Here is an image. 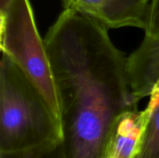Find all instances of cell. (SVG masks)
Segmentation results:
<instances>
[{
	"label": "cell",
	"mask_w": 159,
	"mask_h": 158,
	"mask_svg": "<svg viewBox=\"0 0 159 158\" xmlns=\"http://www.w3.org/2000/svg\"><path fill=\"white\" fill-rule=\"evenodd\" d=\"M108 29L65 9L44 39L60 108L63 158H105L116 123L139 101Z\"/></svg>",
	"instance_id": "6da1fadb"
},
{
	"label": "cell",
	"mask_w": 159,
	"mask_h": 158,
	"mask_svg": "<svg viewBox=\"0 0 159 158\" xmlns=\"http://www.w3.org/2000/svg\"><path fill=\"white\" fill-rule=\"evenodd\" d=\"M61 140L60 121L33 82L7 57L0 60V153Z\"/></svg>",
	"instance_id": "7a4b0ae2"
},
{
	"label": "cell",
	"mask_w": 159,
	"mask_h": 158,
	"mask_svg": "<svg viewBox=\"0 0 159 158\" xmlns=\"http://www.w3.org/2000/svg\"><path fill=\"white\" fill-rule=\"evenodd\" d=\"M1 50L38 88L59 119L55 82L44 40L29 0H12L0 12ZM60 121V120H59Z\"/></svg>",
	"instance_id": "3957f363"
},
{
	"label": "cell",
	"mask_w": 159,
	"mask_h": 158,
	"mask_svg": "<svg viewBox=\"0 0 159 158\" xmlns=\"http://www.w3.org/2000/svg\"><path fill=\"white\" fill-rule=\"evenodd\" d=\"M65 9L75 11L107 29H145L151 0H62Z\"/></svg>",
	"instance_id": "277c9868"
},
{
	"label": "cell",
	"mask_w": 159,
	"mask_h": 158,
	"mask_svg": "<svg viewBox=\"0 0 159 158\" xmlns=\"http://www.w3.org/2000/svg\"><path fill=\"white\" fill-rule=\"evenodd\" d=\"M130 87L138 101L150 96L159 85V35L145 36L127 58Z\"/></svg>",
	"instance_id": "5b68a950"
},
{
	"label": "cell",
	"mask_w": 159,
	"mask_h": 158,
	"mask_svg": "<svg viewBox=\"0 0 159 158\" xmlns=\"http://www.w3.org/2000/svg\"><path fill=\"white\" fill-rule=\"evenodd\" d=\"M149 111L138 108L126 112L116 123L105 158H133L139 150Z\"/></svg>",
	"instance_id": "8992f818"
},
{
	"label": "cell",
	"mask_w": 159,
	"mask_h": 158,
	"mask_svg": "<svg viewBox=\"0 0 159 158\" xmlns=\"http://www.w3.org/2000/svg\"><path fill=\"white\" fill-rule=\"evenodd\" d=\"M149 115L140 144L138 158H159V85L150 94Z\"/></svg>",
	"instance_id": "52a82bcc"
},
{
	"label": "cell",
	"mask_w": 159,
	"mask_h": 158,
	"mask_svg": "<svg viewBox=\"0 0 159 158\" xmlns=\"http://www.w3.org/2000/svg\"><path fill=\"white\" fill-rule=\"evenodd\" d=\"M0 158H63L61 142L14 153H0Z\"/></svg>",
	"instance_id": "ba28073f"
},
{
	"label": "cell",
	"mask_w": 159,
	"mask_h": 158,
	"mask_svg": "<svg viewBox=\"0 0 159 158\" xmlns=\"http://www.w3.org/2000/svg\"><path fill=\"white\" fill-rule=\"evenodd\" d=\"M144 31L148 37L159 35V0H151Z\"/></svg>",
	"instance_id": "9c48e42d"
},
{
	"label": "cell",
	"mask_w": 159,
	"mask_h": 158,
	"mask_svg": "<svg viewBox=\"0 0 159 158\" xmlns=\"http://www.w3.org/2000/svg\"><path fill=\"white\" fill-rule=\"evenodd\" d=\"M12 0H0V12L3 11L11 2Z\"/></svg>",
	"instance_id": "30bf717a"
},
{
	"label": "cell",
	"mask_w": 159,
	"mask_h": 158,
	"mask_svg": "<svg viewBox=\"0 0 159 158\" xmlns=\"http://www.w3.org/2000/svg\"><path fill=\"white\" fill-rule=\"evenodd\" d=\"M138 151H139V150H138ZM133 158H138V152L133 156Z\"/></svg>",
	"instance_id": "8fae6325"
}]
</instances>
